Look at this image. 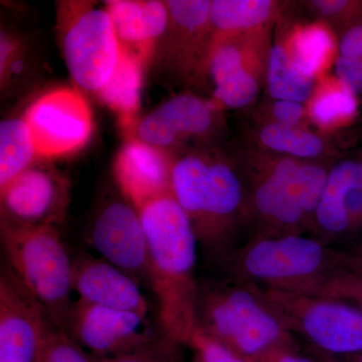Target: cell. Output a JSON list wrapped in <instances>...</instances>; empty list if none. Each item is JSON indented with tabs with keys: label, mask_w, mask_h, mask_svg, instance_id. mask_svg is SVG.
I'll use <instances>...</instances> for the list:
<instances>
[{
	"label": "cell",
	"mask_w": 362,
	"mask_h": 362,
	"mask_svg": "<svg viewBox=\"0 0 362 362\" xmlns=\"http://www.w3.org/2000/svg\"><path fill=\"white\" fill-rule=\"evenodd\" d=\"M148 247L149 285L158 305L159 329L178 342L192 332V281L197 235L187 211L173 194L139 211Z\"/></svg>",
	"instance_id": "cell-1"
},
{
	"label": "cell",
	"mask_w": 362,
	"mask_h": 362,
	"mask_svg": "<svg viewBox=\"0 0 362 362\" xmlns=\"http://www.w3.org/2000/svg\"><path fill=\"white\" fill-rule=\"evenodd\" d=\"M1 244L7 265L52 322L64 329L75 303L71 301L73 259L57 228L1 223Z\"/></svg>",
	"instance_id": "cell-2"
},
{
	"label": "cell",
	"mask_w": 362,
	"mask_h": 362,
	"mask_svg": "<svg viewBox=\"0 0 362 362\" xmlns=\"http://www.w3.org/2000/svg\"><path fill=\"white\" fill-rule=\"evenodd\" d=\"M74 13L66 18L62 45L66 66L80 87L99 93L118 65L120 44L106 7Z\"/></svg>",
	"instance_id": "cell-3"
},
{
	"label": "cell",
	"mask_w": 362,
	"mask_h": 362,
	"mask_svg": "<svg viewBox=\"0 0 362 362\" xmlns=\"http://www.w3.org/2000/svg\"><path fill=\"white\" fill-rule=\"evenodd\" d=\"M23 119L40 159L76 153L89 142L93 133L89 105L74 88L45 93L30 105Z\"/></svg>",
	"instance_id": "cell-4"
},
{
	"label": "cell",
	"mask_w": 362,
	"mask_h": 362,
	"mask_svg": "<svg viewBox=\"0 0 362 362\" xmlns=\"http://www.w3.org/2000/svg\"><path fill=\"white\" fill-rule=\"evenodd\" d=\"M70 201L65 176L44 163L33 164L0 188L1 223L20 228L61 225Z\"/></svg>",
	"instance_id": "cell-5"
},
{
	"label": "cell",
	"mask_w": 362,
	"mask_h": 362,
	"mask_svg": "<svg viewBox=\"0 0 362 362\" xmlns=\"http://www.w3.org/2000/svg\"><path fill=\"white\" fill-rule=\"evenodd\" d=\"M52 322L6 263L0 271V362H35Z\"/></svg>",
	"instance_id": "cell-6"
},
{
	"label": "cell",
	"mask_w": 362,
	"mask_h": 362,
	"mask_svg": "<svg viewBox=\"0 0 362 362\" xmlns=\"http://www.w3.org/2000/svg\"><path fill=\"white\" fill-rule=\"evenodd\" d=\"M66 332L84 349L99 358L126 354L158 334L148 317L114 310L78 299L73 305Z\"/></svg>",
	"instance_id": "cell-7"
},
{
	"label": "cell",
	"mask_w": 362,
	"mask_h": 362,
	"mask_svg": "<svg viewBox=\"0 0 362 362\" xmlns=\"http://www.w3.org/2000/svg\"><path fill=\"white\" fill-rule=\"evenodd\" d=\"M88 240L102 259L137 282L142 279L150 283L148 247L141 218L125 197L112 199L98 209Z\"/></svg>",
	"instance_id": "cell-8"
},
{
	"label": "cell",
	"mask_w": 362,
	"mask_h": 362,
	"mask_svg": "<svg viewBox=\"0 0 362 362\" xmlns=\"http://www.w3.org/2000/svg\"><path fill=\"white\" fill-rule=\"evenodd\" d=\"M209 321L214 339L230 343L245 356L261 354L280 337L276 319L245 291L233 292L214 301L209 308Z\"/></svg>",
	"instance_id": "cell-9"
},
{
	"label": "cell",
	"mask_w": 362,
	"mask_h": 362,
	"mask_svg": "<svg viewBox=\"0 0 362 362\" xmlns=\"http://www.w3.org/2000/svg\"><path fill=\"white\" fill-rule=\"evenodd\" d=\"M173 160L164 149L130 137L117 154L114 175L123 197L137 209L173 194Z\"/></svg>",
	"instance_id": "cell-10"
},
{
	"label": "cell",
	"mask_w": 362,
	"mask_h": 362,
	"mask_svg": "<svg viewBox=\"0 0 362 362\" xmlns=\"http://www.w3.org/2000/svg\"><path fill=\"white\" fill-rule=\"evenodd\" d=\"M74 291L87 303L148 317L139 283L104 259L80 254L73 259Z\"/></svg>",
	"instance_id": "cell-11"
},
{
	"label": "cell",
	"mask_w": 362,
	"mask_h": 362,
	"mask_svg": "<svg viewBox=\"0 0 362 362\" xmlns=\"http://www.w3.org/2000/svg\"><path fill=\"white\" fill-rule=\"evenodd\" d=\"M214 123V106L192 94L164 102L135 124L136 138L164 149L187 138L206 135Z\"/></svg>",
	"instance_id": "cell-12"
},
{
	"label": "cell",
	"mask_w": 362,
	"mask_h": 362,
	"mask_svg": "<svg viewBox=\"0 0 362 362\" xmlns=\"http://www.w3.org/2000/svg\"><path fill=\"white\" fill-rule=\"evenodd\" d=\"M121 49L142 62L153 54L157 40L168 28L166 2L157 0H113L106 2Z\"/></svg>",
	"instance_id": "cell-13"
},
{
	"label": "cell",
	"mask_w": 362,
	"mask_h": 362,
	"mask_svg": "<svg viewBox=\"0 0 362 362\" xmlns=\"http://www.w3.org/2000/svg\"><path fill=\"white\" fill-rule=\"evenodd\" d=\"M323 250L315 240L302 237L262 240L247 252L245 264L252 276L284 279L309 275L320 266Z\"/></svg>",
	"instance_id": "cell-14"
},
{
	"label": "cell",
	"mask_w": 362,
	"mask_h": 362,
	"mask_svg": "<svg viewBox=\"0 0 362 362\" xmlns=\"http://www.w3.org/2000/svg\"><path fill=\"white\" fill-rule=\"evenodd\" d=\"M303 327L312 341L335 354L362 351V311L339 303L324 302L307 309Z\"/></svg>",
	"instance_id": "cell-15"
},
{
	"label": "cell",
	"mask_w": 362,
	"mask_h": 362,
	"mask_svg": "<svg viewBox=\"0 0 362 362\" xmlns=\"http://www.w3.org/2000/svg\"><path fill=\"white\" fill-rule=\"evenodd\" d=\"M169 14L168 28L171 44L175 45L180 65L185 66L187 52V68L197 66L202 70L213 35L211 28V1L207 0H169L165 1Z\"/></svg>",
	"instance_id": "cell-16"
},
{
	"label": "cell",
	"mask_w": 362,
	"mask_h": 362,
	"mask_svg": "<svg viewBox=\"0 0 362 362\" xmlns=\"http://www.w3.org/2000/svg\"><path fill=\"white\" fill-rule=\"evenodd\" d=\"M279 13L272 0H214L211 28L214 37H230L266 30Z\"/></svg>",
	"instance_id": "cell-17"
},
{
	"label": "cell",
	"mask_w": 362,
	"mask_h": 362,
	"mask_svg": "<svg viewBox=\"0 0 362 362\" xmlns=\"http://www.w3.org/2000/svg\"><path fill=\"white\" fill-rule=\"evenodd\" d=\"M144 64L139 59L121 49L113 75L98 94L104 103L118 114L125 129H134L136 113L141 96L142 71Z\"/></svg>",
	"instance_id": "cell-18"
},
{
	"label": "cell",
	"mask_w": 362,
	"mask_h": 362,
	"mask_svg": "<svg viewBox=\"0 0 362 362\" xmlns=\"http://www.w3.org/2000/svg\"><path fill=\"white\" fill-rule=\"evenodd\" d=\"M351 189H362V162H340L331 169L315 211L317 221L328 232L342 233L349 228L351 218L345 209L344 199Z\"/></svg>",
	"instance_id": "cell-19"
},
{
	"label": "cell",
	"mask_w": 362,
	"mask_h": 362,
	"mask_svg": "<svg viewBox=\"0 0 362 362\" xmlns=\"http://www.w3.org/2000/svg\"><path fill=\"white\" fill-rule=\"evenodd\" d=\"M298 166L299 162L296 160L281 159L268 180L259 185L255 202L262 214L284 223H295L301 220L305 213L291 188Z\"/></svg>",
	"instance_id": "cell-20"
},
{
	"label": "cell",
	"mask_w": 362,
	"mask_h": 362,
	"mask_svg": "<svg viewBox=\"0 0 362 362\" xmlns=\"http://www.w3.org/2000/svg\"><path fill=\"white\" fill-rule=\"evenodd\" d=\"M285 47L300 70L316 78L334 58L335 40L327 23L316 21L296 26Z\"/></svg>",
	"instance_id": "cell-21"
},
{
	"label": "cell",
	"mask_w": 362,
	"mask_h": 362,
	"mask_svg": "<svg viewBox=\"0 0 362 362\" xmlns=\"http://www.w3.org/2000/svg\"><path fill=\"white\" fill-rule=\"evenodd\" d=\"M315 80L293 63L285 45L276 44L271 47L267 85L273 99L306 103L315 90Z\"/></svg>",
	"instance_id": "cell-22"
},
{
	"label": "cell",
	"mask_w": 362,
	"mask_h": 362,
	"mask_svg": "<svg viewBox=\"0 0 362 362\" xmlns=\"http://www.w3.org/2000/svg\"><path fill=\"white\" fill-rule=\"evenodd\" d=\"M39 156L25 119L0 124V188L37 163Z\"/></svg>",
	"instance_id": "cell-23"
},
{
	"label": "cell",
	"mask_w": 362,
	"mask_h": 362,
	"mask_svg": "<svg viewBox=\"0 0 362 362\" xmlns=\"http://www.w3.org/2000/svg\"><path fill=\"white\" fill-rule=\"evenodd\" d=\"M202 187L197 220L226 218L239 206L242 199L239 178L223 162L209 161Z\"/></svg>",
	"instance_id": "cell-24"
},
{
	"label": "cell",
	"mask_w": 362,
	"mask_h": 362,
	"mask_svg": "<svg viewBox=\"0 0 362 362\" xmlns=\"http://www.w3.org/2000/svg\"><path fill=\"white\" fill-rule=\"evenodd\" d=\"M356 112V98L347 92L337 78L315 88L307 109L311 120L323 128H334L349 122Z\"/></svg>",
	"instance_id": "cell-25"
},
{
	"label": "cell",
	"mask_w": 362,
	"mask_h": 362,
	"mask_svg": "<svg viewBox=\"0 0 362 362\" xmlns=\"http://www.w3.org/2000/svg\"><path fill=\"white\" fill-rule=\"evenodd\" d=\"M267 148L299 158H314L323 153L324 143L319 136L300 127L269 123L259 133Z\"/></svg>",
	"instance_id": "cell-26"
},
{
	"label": "cell",
	"mask_w": 362,
	"mask_h": 362,
	"mask_svg": "<svg viewBox=\"0 0 362 362\" xmlns=\"http://www.w3.org/2000/svg\"><path fill=\"white\" fill-rule=\"evenodd\" d=\"M262 74L242 70L228 76L214 85V102L218 106L240 109L258 97Z\"/></svg>",
	"instance_id": "cell-27"
},
{
	"label": "cell",
	"mask_w": 362,
	"mask_h": 362,
	"mask_svg": "<svg viewBox=\"0 0 362 362\" xmlns=\"http://www.w3.org/2000/svg\"><path fill=\"white\" fill-rule=\"evenodd\" d=\"M85 349L54 322L49 324L35 362H96Z\"/></svg>",
	"instance_id": "cell-28"
},
{
	"label": "cell",
	"mask_w": 362,
	"mask_h": 362,
	"mask_svg": "<svg viewBox=\"0 0 362 362\" xmlns=\"http://www.w3.org/2000/svg\"><path fill=\"white\" fill-rule=\"evenodd\" d=\"M329 173L315 164L299 163L291 188L304 213L315 211L327 185Z\"/></svg>",
	"instance_id": "cell-29"
},
{
	"label": "cell",
	"mask_w": 362,
	"mask_h": 362,
	"mask_svg": "<svg viewBox=\"0 0 362 362\" xmlns=\"http://www.w3.org/2000/svg\"><path fill=\"white\" fill-rule=\"evenodd\" d=\"M175 340L159 332L137 349L119 356L99 358L96 362H178Z\"/></svg>",
	"instance_id": "cell-30"
},
{
	"label": "cell",
	"mask_w": 362,
	"mask_h": 362,
	"mask_svg": "<svg viewBox=\"0 0 362 362\" xmlns=\"http://www.w3.org/2000/svg\"><path fill=\"white\" fill-rule=\"evenodd\" d=\"M309 6L321 18L337 23L343 32L362 21V1L314 0Z\"/></svg>",
	"instance_id": "cell-31"
},
{
	"label": "cell",
	"mask_w": 362,
	"mask_h": 362,
	"mask_svg": "<svg viewBox=\"0 0 362 362\" xmlns=\"http://www.w3.org/2000/svg\"><path fill=\"white\" fill-rule=\"evenodd\" d=\"M335 78L352 96L362 95V58L338 56L335 59Z\"/></svg>",
	"instance_id": "cell-32"
},
{
	"label": "cell",
	"mask_w": 362,
	"mask_h": 362,
	"mask_svg": "<svg viewBox=\"0 0 362 362\" xmlns=\"http://www.w3.org/2000/svg\"><path fill=\"white\" fill-rule=\"evenodd\" d=\"M194 343L199 352V362H249L213 337L195 334Z\"/></svg>",
	"instance_id": "cell-33"
},
{
	"label": "cell",
	"mask_w": 362,
	"mask_h": 362,
	"mask_svg": "<svg viewBox=\"0 0 362 362\" xmlns=\"http://www.w3.org/2000/svg\"><path fill=\"white\" fill-rule=\"evenodd\" d=\"M306 113V108L302 103L276 100L271 107V116L273 119L271 123L290 126V127H299V124L301 123Z\"/></svg>",
	"instance_id": "cell-34"
},
{
	"label": "cell",
	"mask_w": 362,
	"mask_h": 362,
	"mask_svg": "<svg viewBox=\"0 0 362 362\" xmlns=\"http://www.w3.org/2000/svg\"><path fill=\"white\" fill-rule=\"evenodd\" d=\"M339 56L346 58H362V21L343 32L340 37Z\"/></svg>",
	"instance_id": "cell-35"
},
{
	"label": "cell",
	"mask_w": 362,
	"mask_h": 362,
	"mask_svg": "<svg viewBox=\"0 0 362 362\" xmlns=\"http://www.w3.org/2000/svg\"><path fill=\"white\" fill-rule=\"evenodd\" d=\"M344 206L350 218L362 216V189H351L347 192L344 199Z\"/></svg>",
	"instance_id": "cell-36"
},
{
	"label": "cell",
	"mask_w": 362,
	"mask_h": 362,
	"mask_svg": "<svg viewBox=\"0 0 362 362\" xmlns=\"http://www.w3.org/2000/svg\"><path fill=\"white\" fill-rule=\"evenodd\" d=\"M274 362H314L312 359L308 358V357L301 356H295V354H286V356H283L279 357L278 359H276Z\"/></svg>",
	"instance_id": "cell-37"
},
{
	"label": "cell",
	"mask_w": 362,
	"mask_h": 362,
	"mask_svg": "<svg viewBox=\"0 0 362 362\" xmlns=\"http://www.w3.org/2000/svg\"><path fill=\"white\" fill-rule=\"evenodd\" d=\"M357 362H362V356H361V358H359V361Z\"/></svg>",
	"instance_id": "cell-38"
},
{
	"label": "cell",
	"mask_w": 362,
	"mask_h": 362,
	"mask_svg": "<svg viewBox=\"0 0 362 362\" xmlns=\"http://www.w3.org/2000/svg\"><path fill=\"white\" fill-rule=\"evenodd\" d=\"M361 311H362V300H361Z\"/></svg>",
	"instance_id": "cell-39"
},
{
	"label": "cell",
	"mask_w": 362,
	"mask_h": 362,
	"mask_svg": "<svg viewBox=\"0 0 362 362\" xmlns=\"http://www.w3.org/2000/svg\"><path fill=\"white\" fill-rule=\"evenodd\" d=\"M197 362H199V361H197Z\"/></svg>",
	"instance_id": "cell-40"
}]
</instances>
